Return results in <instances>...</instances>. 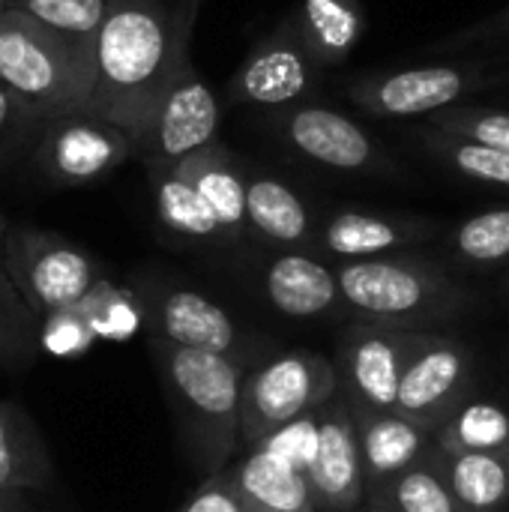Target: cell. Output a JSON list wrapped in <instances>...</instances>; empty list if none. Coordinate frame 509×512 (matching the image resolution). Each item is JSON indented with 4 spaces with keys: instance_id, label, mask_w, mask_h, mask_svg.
I'll list each match as a JSON object with an SVG mask.
<instances>
[{
    "instance_id": "1",
    "label": "cell",
    "mask_w": 509,
    "mask_h": 512,
    "mask_svg": "<svg viewBox=\"0 0 509 512\" xmlns=\"http://www.w3.org/2000/svg\"><path fill=\"white\" fill-rule=\"evenodd\" d=\"M198 0H114L93 48L90 111L138 147L171 84L192 66Z\"/></svg>"
},
{
    "instance_id": "2",
    "label": "cell",
    "mask_w": 509,
    "mask_h": 512,
    "mask_svg": "<svg viewBox=\"0 0 509 512\" xmlns=\"http://www.w3.org/2000/svg\"><path fill=\"white\" fill-rule=\"evenodd\" d=\"M0 81L42 117L90 105L93 48L66 39L21 9L0 21Z\"/></svg>"
},
{
    "instance_id": "3",
    "label": "cell",
    "mask_w": 509,
    "mask_h": 512,
    "mask_svg": "<svg viewBox=\"0 0 509 512\" xmlns=\"http://www.w3.org/2000/svg\"><path fill=\"white\" fill-rule=\"evenodd\" d=\"M3 258L15 288L39 321L78 306L105 279L87 249L66 240L63 234L39 231L30 225L6 228Z\"/></svg>"
},
{
    "instance_id": "4",
    "label": "cell",
    "mask_w": 509,
    "mask_h": 512,
    "mask_svg": "<svg viewBox=\"0 0 509 512\" xmlns=\"http://www.w3.org/2000/svg\"><path fill=\"white\" fill-rule=\"evenodd\" d=\"M156 360L183 414L222 453L240 429L243 414V375L237 363L228 354L177 348L162 339L156 342Z\"/></svg>"
},
{
    "instance_id": "5",
    "label": "cell",
    "mask_w": 509,
    "mask_h": 512,
    "mask_svg": "<svg viewBox=\"0 0 509 512\" xmlns=\"http://www.w3.org/2000/svg\"><path fill=\"white\" fill-rule=\"evenodd\" d=\"M132 153L135 144L120 126L75 108L45 120L30 162L54 189H78L117 171Z\"/></svg>"
},
{
    "instance_id": "6",
    "label": "cell",
    "mask_w": 509,
    "mask_h": 512,
    "mask_svg": "<svg viewBox=\"0 0 509 512\" xmlns=\"http://www.w3.org/2000/svg\"><path fill=\"white\" fill-rule=\"evenodd\" d=\"M339 375L318 354H282L243 384L240 429L258 444L270 432L315 414L333 393Z\"/></svg>"
},
{
    "instance_id": "7",
    "label": "cell",
    "mask_w": 509,
    "mask_h": 512,
    "mask_svg": "<svg viewBox=\"0 0 509 512\" xmlns=\"http://www.w3.org/2000/svg\"><path fill=\"white\" fill-rule=\"evenodd\" d=\"M486 66L468 63H432L375 75H357L348 81V96L357 108L372 117L408 120L432 117L444 108L459 105L462 96L492 84Z\"/></svg>"
},
{
    "instance_id": "8",
    "label": "cell",
    "mask_w": 509,
    "mask_h": 512,
    "mask_svg": "<svg viewBox=\"0 0 509 512\" xmlns=\"http://www.w3.org/2000/svg\"><path fill=\"white\" fill-rule=\"evenodd\" d=\"M339 291L348 306L378 318L381 324L414 318L453 297L441 270L411 258H363L336 270Z\"/></svg>"
},
{
    "instance_id": "9",
    "label": "cell",
    "mask_w": 509,
    "mask_h": 512,
    "mask_svg": "<svg viewBox=\"0 0 509 512\" xmlns=\"http://www.w3.org/2000/svg\"><path fill=\"white\" fill-rule=\"evenodd\" d=\"M321 72L324 69L306 45L297 18H288L273 33L258 39L243 57L234 78L228 81V102L276 111L303 105Z\"/></svg>"
},
{
    "instance_id": "10",
    "label": "cell",
    "mask_w": 509,
    "mask_h": 512,
    "mask_svg": "<svg viewBox=\"0 0 509 512\" xmlns=\"http://www.w3.org/2000/svg\"><path fill=\"white\" fill-rule=\"evenodd\" d=\"M270 126L285 147L330 171L369 174L390 168V159L378 150L375 138L342 111L303 102L276 111L270 117Z\"/></svg>"
},
{
    "instance_id": "11",
    "label": "cell",
    "mask_w": 509,
    "mask_h": 512,
    "mask_svg": "<svg viewBox=\"0 0 509 512\" xmlns=\"http://www.w3.org/2000/svg\"><path fill=\"white\" fill-rule=\"evenodd\" d=\"M219 126V99L210 84L195 72V66H189L159 102V111L135 153H141L147 171L174 168L192 153L216 144Z\"/></svg>"
},
{
    "instance_id": "12",
    "label": "cell",
    "mask_w": 509,
    "mask_h": 512,
    "mask_svg": "<svg viewBox=\"0 0 509 512\" xmlns=\"http://www.w3.org/2000/svg\"><path fill=\"white\" fill-rule=\"evenodd\" d=\"M429 336L387 324L351 330L342 348V372L351 396L366 411H396L402 375Z\"/></svg>"
},
{
    "instance_id": "13",
    "label": "cell",
    "mask_w": 509,
    "mask_h": 512,
    "mask_svg": "<svg viewBox=\"0 0 509 512\" xmlns=\"http://www.w3.org/2000/svg\"><path fill=\"white\" fill-rule=\"evenodd\" d=\"M468 369H471L468 351L459 342L444 336H429L402 375L396 414L429 429L462 390Z\"/></svg>"
},
{
    "instance_id": "14",
    "label": "cell",
    "mask_w": 509,
    "mask_h": 512,
    "mask_svg": "<svg viewBox=\"0 0 509 512\" xmlns=\"http://www.w3.org/2000/svg\"><path fill=\"white\" fill-rule=\"evenodd\" d=\"M363 453L357 423L348 411H330L321 417L318 456L309 471L315 504L324 510H351L363 495Z\"/></svg>"
},
{
    "instance_id": "15",
    "label": "cell",
    "mask_w": 509,
    "mask_h": 512,
    "mask_svg": "<svg viewBox=\"0 0 509 512\" xmlns=\"http://www.w3.org/2000/svg\"><path fill=\"white\" fill-rule=\"evenodd\" d=\"M150 309H153V327L168 345L192 348V351H213V354H228V357L237 348V327L231 315L198 291H189V288L159 291Z\"/></svg>"
},
{
    "instance_id": "16",
    "label": "cell",
    "mask_w": 509,
    "mask_h": 512,
    "mask_svg": "<svg viewBox=\"0 0 509 512\" xmlns=\"http://www.w3.org/2000/svg\"><path fill=\"white\" fill-rule=\"evenodd\" d=\"M432 231H435V225L429 219H417V216L339 210L324 222L321 243L336 258L363 261V258H381L384 252L420 243Z\"/></svg>"
},
{
    "instance_id": "17",
    "label": "cell",
    "mask_w": 509,
    "mask_h": 512,
    "mask_svg": "<svg viewBox=\"0 0 509 512\" xmlns=\"http://www.w3.org/2000/svg\"><path fill=\"white\" fill-rule=\"evenodd\" d=\"M243 512H315V492L309 474L297 471L285 459L255 447L228 474Z\"/></svg>"
},
{
    "instance_id": "18",
    "label": "cell",
    "mask_w": 509,
    "mask_h": 512,
    "mask_svg": "<svg viewBox=\"0 0 509 512\" xmlns=\"http://www.w3.org/2000/svg\"><path fill=\"white\" fill-rule=\"evenodd\" d=\"M210 204L216 219L225 228L228 240H240L249 231L246 213V165L225 144H210L180 165H174Z\"/></svg>"
},
{
    "instance_id": "19",
    "label": "cell",
    "mask_w": 509,
    "mask_h": 512,
    "mask_svg": "<svg viewBox=\"0 0 509 512\" xmlns=\"http://www.w3.org/2000/svg\"><path fill=\"white\" fill-rule=\"evenodd\" d=\"M51 477V453L33 417L12 402H0V498L48 489Z\"/></svg>"
},
{
    "instance_id": "20",
    "label": "cell",
    "mask_w": 509,
    "mask_h": 512,
    "mask_svg": "<svg viewBox=\"0 0 509 512\" xmlns=\"http://www.w3.org/2000/svg\"><path fill=\"white\" fill-rule=\"evenodd\" d=\"M267 300L288 318H315L342 300L336 270L309 255H279L264 273Z\"/></svg>"
},
{
    "instance_id": "21",
    "label": "cell",
    "mask_w": 509,
    "mask_h": 512,
    "mask_svg": "<svg viewBox=\"0 0 509 512\" xmlns=\"http://www.w3.org/2000/svg\"><path fill=\"white\" fill-rule=\"evenodd\" d=\"M363 471L369 480L384 483L417 465L426 447V426L396 414V411H366L357 420Z\"/></svg>"
},
{
    "instance_id": "22",
    "label": "cell",
    "mask_w": 509,
    "mask_h": 512,
    "mask_svg": "<svg viewBox=\"0 0 509 512\" xmlns=\"http://www.w3.org/2000/svg\"><path fill=\"white\" fill-rule=\"evenodd\" d=\"M249 231L279 246H300L312 237V216L303 198L273 174L246 168Z\"/></svg>"
},
{
    "instance_id": "23",
    "label": "cell",
    "mask_w": 509,
    "mask_h": 512,
    "mask_svg": "<svg viewBox=\"0 0 509 512\" xmlns=\"http://www.w3.org/2000/svg\"><path fill=\"white\" fill-rule=\"evenodd\" d=\"M297 24L321 69L339 66L366 33L363 0H303Z\"/></svg>"
},
{
    "instance_id": "24",
    "label": "cell",
    "mask_w": 509,
    "mask_h": 512,
    "mask_svg": "<svg viewBox=\"0 0 509 512\" xmlns=\"http://www.w3.org/2000/svg\"><path fill=\"white\" fill-rule=\"evenodd\" d=\"M153 180V201L156 216L165 225V231L183 237V240H228L222 222L210 210V204L201 198V192L177 171V168H159L150 171Z\"/></svg>"
},
{
    "instance_id": "25",
    "label": "cell",
    "mask_w": 509,
    "mask_h": 512,
    "mask_svg": "<svg viewBox=\"0 0 509 512\" xmlns=\"http://www.w3.org/2000/svg\"><path fill=\"white\" fill-rule=\"evenodd\" d=\"M6 219L0 216V369L9 375H24L33 369V363L42 354V321L27 306L21 291L15 288L6 258H3V237H6Z\"/></svg>"
},
{
    "instance_id": "26",
    "label": "cell",
    "mask_w": 509,
    "mask_h": 512,
    "mask_svg": "<svg viewBox=\"0 0 509 512\" xmlns=\"http://www.w3.org/2000/svg\"><path fill=\"white\" fill-rule=\"evenodd\" d=\"M444 480L462 510H501L509 501V453H447Z\"/></svg>"
},
{
    "instance_id": "27",
    "label": "cell",
    "mask_w": 509,
    "mask_h": 512,
    "mask_svg": "<svg viewBox=\"0 0 509 512\" xmlns=\"http://www.w3.org/2000/svg\"><path fill=\"white\" fill-rule=\"evenodd\" d=\"M420 144L438 156L447 168H453L456 174L483 183V186H498V189H509V153L501 147L465 138V135H453L435 126H420L417 129Z\"/></svg>"
},
{
    "instance_id": "28",
    "label": "cell",
    "mask_w": 509,
    "mask_h": 512,
    "mask_svg": "<svg viewBox=\"0 0 509 512\" xmlns=\"http://www.w3.org/2000/svg\"><path fill=\"white\" fill-rule=\"evenodd\" d=\"M444 453H509V414L498 405L477 402L453 414L441 429Z\"/></svg>"
},
{
    "instance_id": "29",
    "label": "cell",
    "mask_w": 509,
    "mask_h": 512,
    "mask_svg": "<svg viewBox=\"0 0 509 512\" xmlns=\"http://www.w3.org/2000/svg\"><path fill=\"white\" fill-rule=\"evenodd\" d=\"M12 9L36 18L39 24L63 33L72 42L96 48V36L114 0H9Z\"/></svg>"
},
{
    "instance_id": "30",
    "label": "cell",
    "mask_w": 509,
    "mask_h": 512,
    "mask_svg": "<svg viewBox=\"0 0 509 512\" xmlns=\"http://www.w3.org/2000/svg\"><path fill=\"white\" fill-rule=\"evenodd\" d=\"M456 258L474 267H492L509 261V207L483 210L459 222L450 234Z\"/></svg>"
},
{
    "instance_id": "31",
    "label": "cell",
    "mask_w": 509,
    "mask_h": 512,
    "mask_svg": "<svg viewBox=\"0 0 509 512\" xmlns=\"http://www.w3.org/2000/svg\"><path fill=\"white\" fill-rule=\"evenodd\" d=\"M45 120L48 117H42L30 102L0 81V171L33 153Z\"/></svg>"
},
{
    "instance_id": "32",
    "label": "cell",
    "mask_w": 509,
    "mask_h": 512,
    "mask_svg": "<svg viewBox=\"0 0 509 512\" xmlns=\"http://www.w3.org/2000/svg\"><path fill=\"white\" fill-rule=\"evenodd\" d=\"M390 501L396 512H462L444 474L417 465L390 480Z\"/></svg>"
},
{
    "instance_id": "33",
    "label": "cell",
    "mask_w": 509,
    "mask_h": 512,
    "mask_svg": "<svg viewBox=\"0 0 509 512\" xmlns=\"http://www.w3.org/2000/svg\"><path fill=\"white\" fill-rule=\"evenodd\" d=\"M96 333V339H123L138 324V306L135 297L108 279H102L81 303H78Z\"/></svg>"
},
{
    "instance_id": "34",
    "label": "cell",
    "mask_w": 509,
    "mask_h": 512,
    "mask_svg": "<svg viewBox=\"0 0 509 512\" xmlns=\"http://www.w3.org/2000/svg\"><path fill=\"white\" fill-rule=\"evenodd\" d=\"M429 126L465 135L492 147H501L509 153V111L504 108H486V105H453L432 117H426Z\"/></svg>"
},
{
    "instance_id": "35",
    "label": "cell",
    "mask_w": 509,
    "mask_h": 512,
    "mask_svg": "<svg viewBox=\"0 0 509 512\" xmlns=\"http://www.w3.org/2000/svg\"><path fill=\"white\" fill-rule=\"evenodd\" d=\"M318 438H321V417L306 414V417L270 432L264 441H258V447L279 456V459H285L297 471L309 474L312 465H315V456H318Z\"/></svg>"
},
{
    "instance_id": "36",
    "label": "cell",
    "mask_w": 509,
    "mask_h": 512,
    "mask_svg": "<svg viewBox=\"0 0 509 512\" xmlns=\"http://www.w3.org/2000/svg\"><path fill=\"white\" fill-rule=\"evenodd\" d=\"M39 339H42V351L54 354V357H78L99 342L81 306H72V309L42 318Z\"/></svg>"
},
{
    "instance_id": "37",
    "label": "cell",
    "mask_w": 509,
    "mask_h": 512,
    "mask_svg": "<svg viewBox=\"0 0 509 512\" xmlns=\"http://www.w3.org/2000/svg\"><path fill=\"white\" fill-rule=\"evenodd\" d=\"M177 512H243V504L228 474H219V477H210Z\"/></svg>"
},
{
    "instance_id": "38",
    "label": "cell",
    "mask_w": 509,
    "mask_h": 512,
    "mask_svg": "<svg viewBox=\"0 0 509 512\" xmlns=\"http://www.w3.org/2000/svg\"><path fill=\"white\" fill-rule=\"evenodd\" d=\"M509 36V6H504L501 12L489 15L486 21H477L474 27L456 33L447 39V48L453 45H483V42H492V39H507Z\"/></svg>"
},
{
    "instance_id": "39",
    "label": "cell",
    "mask_w": 509,
    "mask_h": 512,
    "mask_svg": "<svg viewBox=\"0 0 509 512\" xmlns=\"http://www.w3.org/2000/svg\"><path fill=\"white\" fill-rule=\"evenodd\" d=\"M0 512H18V501L15 498H0Z\"/></svg>"
},
{
    "instance_id": "40",
    "label": "cell",
    "mask_w": 509,
    "mask_h": 512,
    "mask_svg": "<svg viewBox=\"0 0 509 512\" xmlns=\"http://www.w3.org/2000/svg\"><path fill=\"white\" fill-rule=\"evenodd\" d=\"M9 9H12V3H9V0H0V21H3V15H6Z\"/></svg>"
},
{
    "instance_id": "41",
    "label": "cell",
    "mask_w": 509,
    "mask_h": 512,
    "mask_svg": "<svg viewBox=\"0 0 509 512\" xmlns=\"http://www.w3.org/2000/svg\"><path fill=\"white\" fill-rule=\"evenodd\" d=\"M369 512H396V510H369Z\"/></svg>"
},
{
    "instance_id": "42",
    "label": "cell",
    "mask_w": 509,
    "mask_h": 512,
    "mask_svg": "<svg viewBox=\"0 0 509 512\" xmlns=\"http://www.w3.org/2000/svg\"><path fill=\"white\" fill-rule=\"evenodd\" d=\"M507 288H509V282H507Z\"/></svg>"
}]
</instances>
